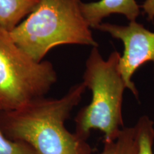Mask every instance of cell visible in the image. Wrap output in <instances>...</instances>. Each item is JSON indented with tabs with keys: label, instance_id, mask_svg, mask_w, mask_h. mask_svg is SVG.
<instances>
[{
	"label": "cell",
	"instance_id": "9c48e42d",
	"mask_svg": "<svg viewBox=\"0 0 154 154\" xmlns=\"http://www.w3.org/2000/svg\"><path fill=\"white\" fill-rule=\"evenodd\" d=\"M137 130L139 143L138 154H153L154 123L149 117L143 116L135 125Z\"/></svg>",
	"mask_w": 154,
	"mask_h": 154
},
{
	"label": "cell",
	"instance_id": "30bf717a",
	"mask_svg": "<svg viewBox=\"0 0 154 154\" xmlns=\"http://www.w3.org/2000/svg\"><path fill=\"white\" fill-rule=\"evenodd\" d=\"M1 111H2V109L0 106ZM0 154H36V153L26 144L9 139L0 128Z\"/></svg>",
	"mask_w": 154,
	"mask_h": 154
},
{
	"label": "cell",
	"instance_id": "8992f818",
	"mask_svg": "<svg viewBox=\"0 0 154 154\" xmlns=\"http://www.w3.org/2000/svg\"><path fill=\"white\" fill-rule=\"evenodd\" d=\"M81 7L86 21L94 29L112 14L124 15L130 22L136 21L140 14V7L136 0H99L95 2H82Z\"/></svg>",
	"mask_w": 154,
	"mask_h": 154
},
{
	"label": "cell",
	"instance_id": "277c9868",
	"mask_svg": "<svg viewBox=\"0 0 154 154\" xmlns=\"http://www.w3.org/2000/svg\"><path fill=\"white\" fill-rule=\"evenodd\" d=\"M57 80L52 63L34 60L0 26V106L17 109L44 97Z\"/></svg>",
	"mask_w": 154,
	"mask_h": 154
},
{
	"label": "cell",
	"instance_id": "52a82bcc",
	"mask_svg": "<svg viewBox=\"0 0 154 154\" xmlns=\"http://www.w3.org/2000/svg\"><path fill=\"white\" fill-rule=\"evenodd\" d=\"M40 0H0V26L9 32L36 8Z\"/></svg>",
	"mask_w": 154,
	"mask_h": 154
},
{
	"label": "cell",
	"instance_id": "6da1fadb",
	"mask_svg": "<svg viewBox=\"0 0 154 154\" xmlns=\"http://www.w3.org/2000/svg\"><path fill=\"white\" fill-rule=\"evenodd\" d=\"M86 88L82 82L59 99L44 96L17 109L1 111L0 128L6 137L29 146L36 154H91L86 140L65 126Z\"/></svg>",
	"mask_w": 154,
	"mask_h": 154
},
{
	"label": "cell",
	"instance_id": "5b68a950",
	"mask_svg": "<svg viewBox=\"0 0 154 154\" xmlns=\"http://www.w3.org/2000/svg\"><path fill=\"white\" fill-rule=\"evenodd\" d=\"M96 29L122 41L124 50L119 60V70L126 88L138 99V91L132 76L145 63L152 61L154 65V32L136 21L126 26L101 23Z\"/></svg>",
	"mask_w": 154,
	"mask_h": 154
},
{
	"label": "cell",
	"instance_id": "7a4b0ae2",
	"mask_svg": "<svg viewBox=\"0 0 154 154\" xmlns=\"http://www.w3.org/2000/svg\"><path fill=\"white\" fill-rule=\"evenodd\" d=\"M81 0H40L10 32L17 45L38 62L54 47L64 44L98 47L82 11Z\"/></svg>",
	"mask_w": 154,
	"mask_h": 154
},
{
	"label": "cell",
	"instance_id": "3957f363",
	"mask_svg": "<svg viewBox=\"0 0 154 154\" xmlns=\"http://www.w3.org/2000/svg\"><path fill=\"white\" fill-rule=\"evenodd\" d=\"M120 57L114 51L104 60L94 47L86 61L83 84L91 90L92 98L75 119V133L83 139H87L92 130H99L104 141H111L124 128L122 103L126 87L119 70Z\"/></svg>",
	"mask_w": 154,
	"mask_h": 154
},
{
	"label": "cell",
	"instance_id": "ba28073f",
	"mask_svg": "<svg viewBox=\"0 0 154 154\" xmlns=\"http://www.w3.org/2000/svg\"><path fill=\"white\" fill-rule=\"evenodd\" d=\"M139 143L136 126L123 128L116 138L104 141L103 149L99 154H138Z\"/></svg>",
	"mask_w": 154,
	"mask_h": 154
},
{
	"label": "cell",
	"instance_id": "8fae6325",
	"mask_svg": "<svg viewBox=\"0 0 154 154\" xmlns=\"http://www.w3.org/2000/svg\"><path fill=\"white\" fill-rule=\"evenodd\" d=\"M143 10V13L146 14L149 21L154 19V0H146L140 6Z\"/></svg>",
	"mask_w": 154,
	"mask_h": 154
}]
</instances>
